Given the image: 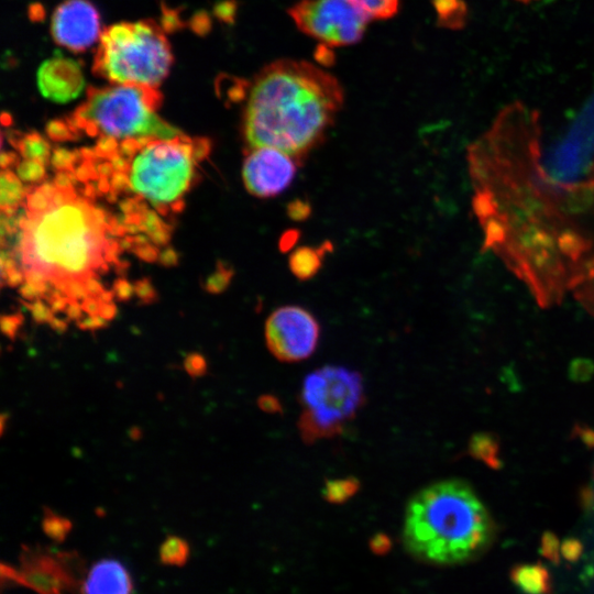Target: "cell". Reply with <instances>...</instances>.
I'll list each match as a JSON object with an SVG mask.
<instances>
[{
  "label": "cell",
  "mask_w": 594,
  "mask_h": 594,
  "mask_svg": "<svg viewBox=\"0 0 594 594\" xmlns=\"http://www.w3.org/2000/svg\"><path fill=\"white\" fill-rule=\"evenodd\" d=\"M472 207L491 251L538 305H558L594 273V182L563 183L543 168L539 113L501 110L468 147Z\"/></svg>",
  "instance_id": "cell-1"
},
{
  "label": "cell",
  "mask_w": 594,
  "mask_h": 594,
  "mask_svg": "<svg viewBox=\"0 0 594 594\" xmlns=\"http://www.w3.org/2000/svg\"><path fill=\"white\" fill-rule=\"evenodd\" d=\"M342 105L343 89L331 74L309 62H273L250 87L242 120L246 147H274L300 163L324 140Z\"/></svg>",
  "instance_id": "cell-2"
},
{
  "label": "cell",
  "mask_w": 594,
  "mask_h": 594,
  "mask_svg": "<svg viewBox=\"0 0 594 594\" xmlns=\"http://www.w3.org/2000/svg\"><path fill=\"white\" fill-rule=\"evenodd\" d=\"M20 260L32 286L53 285L81 297L103 265L107 237L97 209L70 190L41 188L30 197Z\"/></svg>",
  "instance_id": "cell-3"
},
{
  "label": "cell",
  "mask_w": 594,
  "mask_h": 594,
  "mask_svg": "<svg viewBox=\"0 0 594 594\" xmlns=\"http://www.w3.org/2000/svg\"><path fill=\"white\" fill-rule=\"evenodd\" d=\"M494 521L473 488L460 480L432 483L417 492L405 510L403 540L415 558L459 564L484 552Z\"/></svg>",
  "instance_id": "cell-4"
},
{
  "label": "cell",
  "mask_w": 594,
  "mask_h": 594,
  "mask_svg": "<svg viewBox=\"0 0 594 594\" xmlns=\"http://www.w3.org/2000/svg\"><path fill=\"white\" fill-rule=\"evenodd\" d=\"M173 64L169 42L151 19L119 22L100 35L92 72L112 84L157 88Z\"/></svg>",
  "instance_id": "cell-5"
},
{
  "label": "cell",
  "mask_w": 594,
  "mask_h": 594,
  "mask_svg": "<svg viewBox=\"0 0 594 594\" xmlns=\"http://www.w3.org/2000/svg\"><path fill=\"white\" fill-rule=\"evenodd\" d=\"M162 96L139 85L90 87L75 111L77 124L117 140H169L182 133L156 114Z\"/></svg>",
  "instance_id": "cell-6"
},
{
  "label": "cell",
  "mask_w": 594,
  "mask_h": 594,
  "mask_svg": "<svg viewBox=\"0 0 594 594\" xmlns=\"http://www.w3.org/2000/svg\"><path fill=\"white\" fill-rule=\"evenodd\" d=\"M361 375L349 369L327 365L309 373L301 388L305 406L299 420L304 439L333 436L363 403Z\"/></svg>",
  "instance_id": "cell-7"
},
{
  "label": "cell",
  "mask_w": 594,
  "mask_h": 594,
  "mask_svg": "<svg viewBox=\"0 0 594 594\" xmlns=\"http://www.w3.org/2000/svg\"><path fill=\"white\" fill-rule=\"evenodd\" d=\"M194 166V148L183 135L153 139L133 156L129 183L134 193L153 205H172L188 190Z\"/></svg>",
  "instance_id": "cell-8"
},
{
  "label": "cell",
  "mask_w": 594,
  "mask_h": 594,
  "mask_svg": "<svg viewBox=\"0 0 594 594\" xmlns=\"http://www.w3.org/2000/svg\"><path fill=\"white\" fill-rule=\"evenodd\" d=\"M19 562L18 566L1 564L2 581L37 594H70L79 590L84 579V564L76 553L24 546Z\"/></svg>",
  "instance_id": "cell-9"
},
{
  "label": "cell",
  "mask_w": 594,
  "mask_h": 594,
  "mask_svg": "<svg viewBox=\"0 0 594 594\" xmlns=\"http://www.w3.org/2000/svg\"><path fill=\"white\" fill-rule=\"evenodd\" d=\"M289 15L302 33L334 47L359 42L367 23L351 0H301Z\"/></svg>",
  "instance_id": "cell-10"
},
{
  "label": "cell",
  "mask_w": 594,
  "mask_h": 594,
  "mask_svg": "<svg viewBox=\"0 0 594 594\" xmlns=\"http://www.w3.org/2000/svg\"><path fill=\"white\" fill-rule=\"evenodd\" d=\"M319 336L317 319L299 306L279 307L265 322L266 345L277 360L284 362H298L310 356Z\"/></svg>",
  "instance_id": "cell-11"
},
{
  "label": "cell",
  "mask_w": 594,
  "mask_h": 594,
  "mask_svg": "<svg viewBox=\"0 0 594 594\" xmlns=\"http://www.w3.org/2000/svg\"><path fill=\"white\" fill-rule=\"evenodd\" d=\"M298 165L294 157L277 148H252L242 166V179L251 195L274 197L290 185Z\"/></svg>",
  "instance_id": "cell-12"
},
{
  "label": "cell",
  "mask_w": 594,
  "mask_h": 594,
  "mask_svg": "<svg viewBox=\"0 0 594 594\" xmlns=\"http://www.w3.org/2000/svg\"><path fill=\"white\" fill-rule=\"evenodd\" d=\"M100 15L88 0H65L53 12L51 33L61 46L75 52H84L101 35Z\"/></svg>",
  "instance_id": "cell-13"
},
{
  "label": "cell",
  "mask_w": 594,
  "mask_h": 594,
  "mask_svg": "<svg viewBox=\"0 0 594 594\" xmlns=\"http://www.w3.org/2000/svg\"><path fill=\"white\" fill-rule=\"evenodd\" d=\"M548 164L551 176L559 182H594V131H571L554 145Z\"/></svg>",
  "instance_id": "cell-14"
},
{
  "label": "cell",
  "mask_w": 594,
  "mask_h": 594,
  "mask_svg": "<svg viewBox=\"0 0 594 594\" xmlns=\"http://www.w3.org/2000/svg\"><path fill=\"white\" fill-rule=\"evenodd\" d=\"M41 95L53 102L66 103L76 99L85 87L80 63L61 53L45 59L36 73Z\"/></svg>",
  "instance_id": "cell-15"
},
{
  "label": "cell",
  "mask_w": 594,
  "mask_h": 594,
  "mask_svg": "<svg viewBox=\"0 0 594 594\" xmlns=\"http://www.w3.org/2000/svg\"><path fill=\"white\" fill-rule=\"evenodd\" d=\"M80 594H132L133 583L127 569L117 560L96 562L84 576Z\"/></svg>",
  "instance_id": "cell-16"
},
{
  "label": "cell",
  "mask_w": 594,
  "mask_h": 594,
  "mask_svg": "<svg viewBox=\"0 0 594 594\" xmlns=\"http://www.w3.org/2000/svg\"><path fill=\"white\" fill-rule=\"evenodd\" d=\"M331 250L332 244L328 241L318 248H297L288 260L290 272L300 280L310 279L319 272L324 255Z\"/></svg>",
  "instance_id": "cell-17"
},
{
  "label": "cell",
  "mask_w": 594,
  "mask_h": 594,
  "mask_svg": "<svg viewBox=\"0 0 594 594\" xmlns=\"http://www.w3.org/2000/svg\"><path fill=\"white\" fill-rule=\"evenodd\" d=\"M513 582L527 594H548L551 582L541 564H522L512 571Z\"/></svg>",
  "instance_id": "cell-18"
},
{
  "label": "cell",
  "mask_w": 594,
  "mask_h": 594,
  "mask_svg": "<svg viewBox=\"0 0 594 594\" xmlns=\"http://www.w3.org/2000/svg\"><path fill=\"white\" fill-rule=\"evenodd\" d=\"M360 488V482L352 476L328 480L322 495L329 503L340 504L350 499Z\"/></svg>",
  "instance_id": "cell-19"
},
{
  "label": "cell",
  "mask_w": 594,
  "mask_h": 594,
  "mask_svg": "<svg viewBox=\"0 0 594 594\" xmlns=\"http://www.w3.org/2000/svg\"><path fill=\"white\" fill-rule=\"evenodd\" d=\"M367 21L383 20L395 15L399 0H351Z\"/></svg>",
  "instance_id": "cell-20"
},
{
  "label": "cell",
  "mask_w": 594,
  "mask_h": 594,
  "mask_svg": "<svg viewBox=\"0 0 594 594\" xmlns=\"http://www.w3.org/2000/svg\"><path fill=\"white\" fill-rule=\"evenodd\" d=\"M189 557V546L180 537L169 536L160 547V559L168 565H183Z\"/></svg>",
  "instance_id": "cell-21"
},
{
  "label": "cell",
  "mask_w": 594,
  "mask_h": 594,
  "mask_svg": "<svg viewBox=\"0 0 594 594\" xmlns=\"http://www.w3.org/2000/svg\"><path fill=\"white\" fill-rule=\"evenodd\" d=\"M42 528L44 534L54 541L62 542L72 530V522L66 517L44 507Z\"/></svg>",
  "instance_id": "cell-22"
},
{
  "label": "cell",
  "mask_w": 594,
  "mask_h": 594,
  "mask_svg": "<svg viewBox=\"0 0 594 594\" xmlns=\"http://www.w3.org/2000/svg\"><path fill=\"white\" fill-rule=\"evenodd\" d=\"M439 18L449 25H459L465 14L464 3L460 0H436Z\"/></svg>",
  "instance_id": "cell-23"
},
{
  "label": "cell",
  "mask_w": 594,
  "mask_h": 594,
  "mask_svg": "<svg viewBox=\"0 0 594 594\" xmlns=\"http://www.w3.org/2000/svg\"><path fill=\"white\" fill-rule=\"evenodd\" d=\"M573 290L575 298L594 317V273Z\"/></svg>",
  "instance_id": "cell-24"
},
{
  "label": "cell",
  "mask_w": 594,
  "mask_h": 594,
  "mask_svg": "<svg viewBox=\"0 0 594 594\" xmlns=\"http://www.w3.org/2000/svg\"><path fill=\"white\" fill-rule=\"evenodd\" d=\"M184 369L189 376L197 378L207 373L208 365L202 354L198 352H190L185 356Z\"/></svg>",
  "instance_id": "cell-25"
},
{
  "label": "cell",
  "mask_w": 594,
  "mask_h": 594,
  "mask_svg": "<svg viewBox=\"0 0 594 594\" xmlns=\"http://www.w3.org/2000/svg\"><path fill=\"white\" fill-rule=\"evenodd\" d=\"M2 186L8 187V191H2V205L16 202L21 195V187L14 175L3 173Z\"/></svg>",
  "instance_id": "cell-26"
},
{
  "label": "cell",
  "mask_w": 594,
  "mask_h": 594,
  "mask_svg": "<svg viewBox=\"0 0 594 594\" xmlns=\"http://www.w3.org/2000/svg\"><path fill=\"white\" fill-rule=\"evenodd\" d=\"M310 205L301 199L293 200L287 206V215L293 220L304 221L310 216Z\"/></svg>",
  "instance_id": "cell-27"
},
{
  "label": "cell",
  "mask_w": 594,
  "mask_h": 594,
  "mask_svg": "<svg viewBox=\"0 0 594 594\" xmlns=\"http://www.w3.org/2000/svg\"><path fill=\"white\" fill-rule=\"evenodd\" d=\"M25 141L24 150L26 156L31 157L33 161L38 160L37 157L45 156L47 150L45 147V143H43L41 139L32 136Z\"/></svg>",
  "instance_id": "cell-28"
},
{
  "label": "cell",
  "mask_w": 594,
  "mask_h": 594,
  "mask_svg": "<svg viewBox=\"0 0 594 594\" xmlns=\"http://www.w3.org/2000/svg\"><path fill=\"white\" fill-rule=\"evenodd\" d=\"M22 322L21 316H7L2 317L1 326H2V332L10 338L11 340L14 339L18 328L20 327Z\"/></svg>",
  "instance_id": "cell-29"
},
{
  "label": "cell",
  "mask_w": 594,
  "mask_h": 594,
  "mask_svg": "<svg viewBox=\"0 0 594 594\" xmlns=\"http://www.w3.org/2000/svg\"><path fill=\"white\" fill-rule=\"evenodd\" d=\"M257 405L263 411L270 414L279 413L282 410L279 400L273 395H262L257 399Z\"/></svg>",
  "instance_id": "cell-30"
},
{
  "label": "cell",
  "mask_w": 594,
  "mask_h": 594,
  "mask_svg": "<svg viewBox=\"0 0 594 594\" xmlns=\"http://www.w3.org/2000/svg\"><path fill=\"white\" fill-rule=\"evenodd\" d=\"M299 233L295 230L286 231L279 240V248L282 251H288L297 242Z\"/></svg>",
  "instance_id": "cell-31"
},
{
  "label": "cell",
  "mask_w": 594,
  "mask_h": 594,
  "mask_svg": "<svg viewBox=\"0 0 594 594\" xmlns=\"http://www.w3.org/2000/svg\"><path fill=\"white\" fill-rule=\"evenodd\" d=\"M105 324H106L105 320L97 316L86 318L81 322L78 323V326L81 329H87V330H96L103 327Z\"/></svg>",
  "instance_id": "cell-32"
},
{
  "label": "cell",
  "mask_w": 594,
  "mask_h": 594,
  "mask_svg": "<svg viewBox=\"0 0 594 594\" xmlns=\"http://www.w3.org/2000/svg\"><path fill=\"white\" fill-rule=\"evenodd\" d=\"M128 433L132 440H139L142 437V431L139 427H132Z\"/></svg>",
  "instance_id": "cell-33"
},
{
  "label": "cell",
  "mask_w": 594,
  "mask_h": 594,
  "mask_svg": "<svg viewBox=\"0 0 594 594\" xmlns=\"http://www.w3.org/2000/svg\"><path fill=\"white\" fill-rule=\"evenodd\" d=\"M52 327L58 332H63L66 329V323L62 320L53 319Z\"/></svg>",
  "instance_id": "cell-34"
},
{
  "label": "cell",
  "mask_w": 594,
  "mask_h": 594,
  "mask_svg": "<svg viewBox=\"0 0 594 594\" xmlns=\"http://www.w3.org/2000/svg\"><path fill=\"white\" fill-rule=\"evenodd\" d=\"M7 417H8V416H7L6 413H3V414L1 415V435H2L3 431H4V425H6V422H7Z\"/></svg>",
  "instance_id": "cell-35"
},
{
  "label": "cell",
  "mask_w": 594,
  "mask_h": 594,
  "mask_svg": "<svg viewBox=\"0 0 594 594\" xmlns=\"http://www.w3.org/2000/svg\"><path fill=\"white\" fill-rule=\"evenodd\" d=\"M515 1L528 3V2H531V1H536V0H515Z\"/></svg>",
  "instance_id": "cell-36"
}]
</instances>
